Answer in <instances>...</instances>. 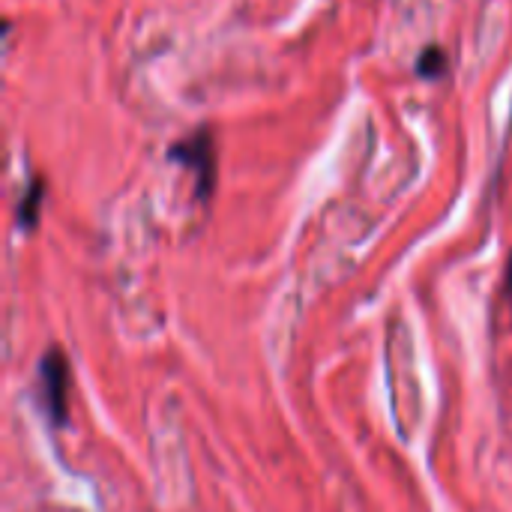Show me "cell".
<instances>
[{
  "label": "cell",
  "mask_w": 512,
  "mask_h": 512,
  "mask_svg": "<svg viewBox=\"0 0 512 512\" xmlns=\"http://www.w3.org/2000/svg\"><path fill=\"white\" fill-rule=\"evenodd\" d=\"M39 384H42V399H45V411H48L51 423L63 426L66 411H69V363L60 348H51L42 357Z\"/></svg>",
  "instance_id": "2"
},
{
  "label": "cell",
  "mask_w": 512,
  "mask_h": 512,
  "mask_svg": "<svg viewBox=\"0 0 512 512\" xmlns=\"http://www.w3.org/2000/svg\"><path fill=\"white\" fill-rule=\"evenodd\" d=\"M168 156L195 174V192L201 201H207L216 189V141L210 129H198L195 135L183 138L168 150Z\"/></svg>",
  "instance_id": "1"
},
{
  "label": "cell",
  "mask_w": 512,
  "mask_h": 512,
  "mask_svg": "<svg viewBox=\"0 0 512 512\" xmlns=\"http://www.w3.org/2000/svg\"><path fill=\"white\" fill-rule=\"evenodd\" d=\"M447 66H450V57H447V51H441L438 45H429V48L417 57V72H420L423 78H441V75L447 72Z\"/></svg>",
  "instance_id": "4"
},
{
  "label": "cell",
  "mask_w": 512,
  "mask_h": 512,
  "mask_svg": "<svg viewBox=\"0 0 512 512\" xmlns=\"http://www.w3.org/2000/svg\"><path fill=\"white\" fill-rule=\"evenodd\" d=\"M504 297H507V303H510V309H512V255H510V261H507V279H504Z\"/></svg>",
  "instance_id": "5"
},
{
  "label": "cell",
  "mask_w": 512,
  "mask_h": 512,
  "mask_svg": "<svg viewBox=\"0 0 512 512\" xmlns=\"http://www.w3.org/2000/svg\"><path fill=\"white\" fill-rule=\"evenodd\" d=\"M42 198H45V186H42V180H33L30 189H27V195H24L21 204H18V225H21V228L30 231V228L39 222Z\"/></svg>",
  "instance_id": "3"
}]
</instances>
